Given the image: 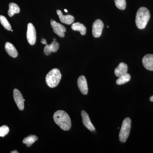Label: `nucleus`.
<instances>
[{"instance_id":"nucleus-1","label":"nucleus","mask_w":153,"mask_h":153,"mask_svg":"<svg viewBox=\"0 0 153 153\" xmlns=\"http://www.w3.org/2000/svg\"><path fill=\"white\" fill-rule=\"evenodd\" d=\"M53 119L55 123L64 131H68L71 128L70 118L68 114L63 110H58L54 113Z\"/></svg>"},{"instance_id":"nucleus-2","label":"nucleus","mask_w":153,"mask_h":153,"mask_svg":"<svg viewBox=\"0 0 153 153\" xmlns=\"http://www.w3.org/2000/svg\"><path fill=\"white\" fill-rule=\"evenodd\" d=\"M150 18L149 11L146 8L142 7L137 12L136 16V24L139 29H143L147 25Z\"/></svg>"},{"instance_id":"nucleus-3","label":"nucleus","mask_w":153,"mask_h":153,"mask_svg":"<svg viewBox=\"0 0 153 153\" xmlns=\"http://www.w3.org/2000/svg\"><path fill=\"white\" fill-rule=\"evenodd\" d=\"M61 76L60 70L58 68H53L46 76V83L49 87L52 88L56 87L61 80Z\"/></svg>"},{"instance_id":"nucleus-4","label":"nucleus","mask_w":153,"mask_h":153,"mask_svg":"<svg viewBox=\"0 0 153 153\" xmlns=\"http://www.w3.org/2000/svg\"><path fill=\"white\" fill-rule=\"evenodd\" d=\"M131 120L129 117L126 118L123 122L119 135L120 140L121 142L125 143L128 137L131 128Z\"/></svg>"},{"instance_id":"nucleus-5","label":"nucleus","mask_w":153,"mask_h":153,"mask_svg":"<svg viewBox=\"0 0 153 153\" xmlns=\"http://www.w3.org/2000/svg\"><path fill=\"white\" fill-rule=\"evenodd\" d=\"M27 38L28 43L31 45H34L36 41V32L34 25L32 23L28 24Z\"/></svg>"},{"instance_id":"nucleus-6","label":"nucleus","mask_w":153,"mask_h":153,"mask_svg":"<svg viewBox=\"0 0 153 153\" xmlns=\"http://www.w3.org/2000/svg\"><path fill=\"white\" fill-rule=\"evenodd\" d=\"M51 26L53 28V31L61 38H63L65 36V32H66V29L64 26L61 25L60 23H57L55 21L52 19L50 22Z\"/></svg>"},{"instance_id":"nucleus-7","label":"nucleus","mask_w":153,"mask_h":153,"mask_svg":"<svg viewBox=\"0 0 153 153\" xmlns=\"http://www.w3.org/2000/svg\"><path fill=\"white\" fill-rule=\"evenodd\" d=\"M104 25L100 19H97L92 25V34L94 38H99L101 36Z\"/></svg>"},{"instance_id":"nucleus-8","label":"nucleus","mask_w":153,"mask_h":153,"mask_svg":"<svg viewBox=\"0 0 153 153\" xmlns=\"http://www.w3.org/2000/svg\"><path fill=\"white\" fill-rule=\"evenodd\" d=\"M13 97L14 100L19 110L23 111L25 108L24 102L25 100L24 99L23 95L21 92L18 89H14L13 90Z\"/></svg>"},{"instance_id":"nucleus-9","label":"nucleus","mask_w":153,"mask_h":153,"mask_svg":"<svg viewBox=\"0 0 153 153\" xmlns=\"http://www.w3.org/2000/svg\"><path fill=\"white\" fill-rule=\"evenodd\" d=\"M53 41L50 44H46L44 47V54L47 56L51 55L52 52H57L60 47V44L56 41V39H53Z\"/></svg>"},{"instance_id":"nucleus-10","label":"nucleus","mask_w":153,"mask_h":153,"mask_svg":"<svg viewBox=\"0 0 153 153\" xmlns=\"http://www.w3.org/2000/svg\"><path fill=\"white\" fill-rule=\"evenodd\" d=\"M77 85L79 88L80 92L86 95L88 92V87L87 81L85 76L83 75L79 76L77 79Z\"/></svg>"},{"instance_id":"nucleus-11","label":"nucleus","mask_w":153,"mask_h":153,"mask_svg":"<svg viewBox=\"0 0 153 153\" xmlns=\"http://www.w3.org/2000/svg\"><path fill=\"white\" fill-rule=\"evenodd\" d=\"M81 114L82 117V123L84 126L90 131H94L95 130V128L91 122L88 114L84 110L81 111Z\"/></svg>"},{"instance_id":"nucleus-12","label":"nucleus","mask_w":153,"mask_h":153,"mask_svg":"<svg viewBox=\"0 0 153 153\" xmlns=\"http://www.w3.org/2000/svg\"><path fill=\"white\" fill-rule=\"evenodd\" d=\"M57 13L59 16L60 22L62 23H64L66 25H70L74 22V17L71 15H68L66 16H64L62 13V12L59 10H57Z\"/></svg>"},{"instance_id":"nucleus-13","label":"nucleus","mask_w":153,"mask_h":153,"mask_svg":"<svg viewBox=\"0 0 153 153\" xmlns=\"http://www.w3.org/2000/svg\"><path fill=\"white\" fill-rule=\"evenodd\" d=\"M143 64L146 69L153 71V55L148 54L143 58Z\"/></svg>"},{"instance_id":"nucleus-14","label":"nucleus","mask_w":153,"mask_h":153,"mask_svg":"<svg viewBox=\"0 0 153 153\" xmlns=\"http://www.w3.org/2000/svg\"><path fill=\"white\" fill-rule=\"evenodd\" d=\"M128 67L127 65L124 63H120L119 64L117 68L114 70V74L116 76L120 77L122 75L126 74L127 72Z\"/></svg>"},{"instance_id":"nucleus-15","label":"nucleus","mask_w":153,"mask_h":153,"mask_svg":"<svg viewBox=\"0 0 153 153\" xmlns=\"http://www.w3.org/2000/svg\"><path fill=\"white\" fill-rule=\"evenodd\" d=\"M5 49L6 52L11 57L16 58L18 55V52L17 49L10 42H7L5 45Z\"/></svg>"},{"instance_id":"nucleus-16","label":"nucleus","mask_w":153,"mask_h":153,"mask_svg":"<svg viewBox=\"0 0 153 153\" xmlns=\"http://www.w3.org/2000/svg\"><path fill=\"white\" fill-rule=\"evenodd\" d=\"M71 29L74 31H79L81 35L84 36L86 34V28L83 24L79 22L74 23L71 25Z\"/></svg>"},{"instance_id":"nucleus-17","label":"nucleus","mask_w":153,"mask_h":153,"mask_svg":"<svg viewBox=\"0 0 153 153\" xmlns=\"http://www.w3.org/2000/svg\"><path fill=\"white\" fill-rule=\"evenodd\" d=\"M9 9L8 14L9 16L12 17L15 14L19 13L20 12V9L19 6L14 3H10L9 5Z\"/></svg>"},{"instance_id":"nucleus-18","label":"nucleus","mask_w":153,"mask_h":153,"mask_svg":"<svg viewBox=\"0 0 153 153\" xmlns=\"http://www.w3.org/2000/svg\"><path fill=\"white\" fill-rule=\"evenodd\" d=\"M38 140V137L34 135H30L26 137L23 140V143L28 147L31 146L35 142Z\"/></svg>"},{"instance_id":"nucleus-19","label":"nucleus","mask_w":153,"mask_h":153,"mask_svg":"<svg viewBox=\"0 0 153 153\" xmlns=\"http://www.w3.org/2000/svg\"><path fill=\"white\" fill-rule=\"evenodd\" d=\"M130 79L131 75L128 73H126L119 77L118 79L117 80L116 83L119 85H123L129 82Z\"/></svg>"},{"instance_id":"nucleus-20","label":"nucleus","mask_w":153,"mask_h":153,"mask_svg":"<svg viewBox=\"0 0 153 153\" xmlns=\"http://www.w3.org/2000/svg\"><path fill=\"white\" fill-rule=\"evenodd\" d=\"M0 23L6 30L10 31L12 29L10 24L7 19L2 15H0Z\"/></svg>"},{"instance_id":"nucleus-21","label":"nucleus","mask_w":153,"mask_h":153,"mask_svg":"<svg viewBox=\"0 0 153 153\" xmlns=\"http://www.w3.org/2000/svg\"><path fill=\"white\" fill-rule=\"evenodd\" d=\"M115 5L118 9L120 10H124L126 6V0H114Z\"/></svg>"},{"instance_id":"nucleus-22","label":"nucleus","mask_w":153,"mask_h":153,"mask_svg":"<svg viewBox=\"0 0 153 153\" xmlns=\"http://www.w3.org/2000/svg\"><path fill=\"white\" fill-rule=\"evenodd\" d=\"M10 129L7 126L4 125L0 127V137H4L8 134Z\"/></svg>"},{"instance_id":"nucleus-23","label":"nucleus","mask_w":153,"mask_h":153,"mask_svg":"<svg viewBox=\"0 0 153 153\" xmlns=\"http://www.w3.org/2000/svg\"><path fill=\"white\" fill-rule=\"evenodd\" d=\"M41 43L43 44H47V41H46V39L44 38H42V40L41 41Z\"/></svg>"},{"instance_id":"nucleus-24","label":"nucleus","mask_w":153,"mask_h":153,"mask_svg":"<svg viewBox=\"0 0 153 153\" xmlns=\"http://www.w3.org/2000/svg\"><path fill=\"white\" fill-rule=\"evenodd\" d=\"M11 153H19V152H18V151L16 150H14L13 151H12V152H11Z\"/></svg>"},{"instance_id":"nucleus-25","label":"nucleus","mask_w":153,"mask_h":153,"mask_svg":"<svg viewBox=\"0 0 153 153\" xmlns=\"http://www.w3.org/2000/svg\"><path fill=\"white\" fill-rule=\"evenodd\" d=\"M150 100L151 102H153V95L150 98Z\"/></svg>"},{"instance_id":"nucleus-26","label":"nucleus","mask_w":153,"mask_h":153,"mask_svg":"<svg viewBox=\"0 0 153 153\" xmlns=\"http://www.w3.org/2000/svg\"><path fill=\"white\" fill-rule=\"evenodd\" d=\"M64 11H65L66 13H67V12H68V11H67V10H66V9H65V10H64Z\"/></svg>"},{"instance_id":"nucleus-27","label":"nucleus","mask_w":153,"mask_h":153,"mask_svg":"<svg viewBox=\"0 0 153 153\" xmlns=\"http://www.w3.org/2000/svg\"><path fill=\"white\" fill-rule=\"evenodd\" d=\"M11 31H12V32H13V30H11Z\"/></svg>"}]
</instances>
